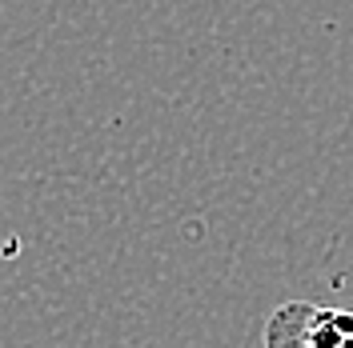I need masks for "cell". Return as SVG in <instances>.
<instances>
[{
  "label": "cell",
  "mask_w": 353,
  "mask_h": 348,
  "mask_svg": "<svg viewBox=\"0 0 353 348\" xmlns=\"http://www.w3.org/2000/svg\"><path fill=\"white\" fill-rule=\"evenodd\" d=\"M309 316L313 301H285L269 312L261 340L265 348H309Z\"/></svg>",
  "instance_id": "6da1fadb"
},
{
  "label": "cell",
  "mask_w": 353,
  "mask_h": 348,
  "mask_svg": "<svg viewBox=\"0 0 353 348\" xmlns=\"http://www.w3.org/2000/svg\"><path fill=\"white\" fill-rule=\"evenodd\" d=\"M309 348H353V312L350 308L313 305V316H309Z\"/></svg>",
  "instance_id": "7a4b0ae2"
}]
</instances>
